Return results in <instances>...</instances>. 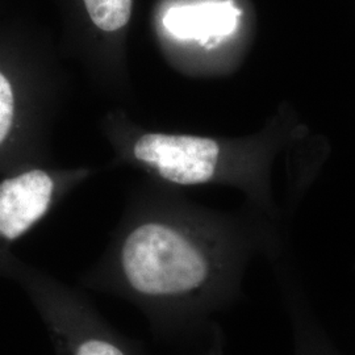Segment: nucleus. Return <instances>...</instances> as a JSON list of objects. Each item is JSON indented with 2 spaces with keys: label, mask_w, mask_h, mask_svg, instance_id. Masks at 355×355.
I'll return each instance as SVG.
<instances>
[{
  "label": "nucleus",
  "mask_w": 355,
  "mask_h": 355,
  "mask_svg": "<svg viewBox=\"0 0 355 355\" xmlns=\"http://www.w3.org/2000/svg\"><path fill=\"white\" fill-rule=\"evenodd\" d=\"M248 253L246 239L232 224L189 209L183 220L133 229L121 266L135 291L180 308L187 355H221V336L209 313L234 288Z\"/></svg>",
  "instance_id": "1"
},
{
  "label": "nucleus",
  "mask_w": 355,
  "mask_h": 355,
  "mask_svg": "<svg viewBox=\"0 0 355 355\" xmlns=\"http://www.w3.org/2000/svg\"><path fill=\"white\" fill-rule=\"evenodd\" d=\"M13 119L12 89L7 78L0 73V144L10 132Z\"/></svg>",
  "instance_id": "6"
},
{
  "label": "nucleus",
  "mask_w": 355,
  "mask_h": 355,
  "mask_svg": "<svg viewBox=\"0 0 355 355\" xmlns=\"http://www.w3.org/2000/svg\"><path fill=\"white\" fill-rule=\"evenodd\" d=\"M237 19L239 11L230 3H203L168 10L164 24L175 37L192 38L202 42L232 33Z\"/></svg>",
  "instance_id": "4"
},
{
  "label": "nucleus",
  "mask_w": 355,
  "mask_h": 355,
  "mask_svg": "<svg viewBox=\"0 0 355 355\" xmlns=\"http://www.w3.org/2000/svg\"><path fill=\"white\" fill-rule=\"evenodd\" d=\"M54 183L41 170H32L0 183V234L15 240L49 208Z\"/></svg>",
  "instance_id": "3"
},
{
  "label": "nucleus",
  "mask_w": 355,
  "mask_h": 355,
  "mask_svg": "<svg viewBox=\"0 0 355 355\" xmlns=\"http://www.w3.org/2000/svg\"><path fill=\"white\" fill-rule=\"evenodd\" d=\"M136 159L178 186H204L229 182L223 166V149L214 139L148 133L136 142Z\"/></svg>",
  "instance_id": "2"
},
{
  "label": "nucleus",
  "mask_w": 355,
  "mask_h": 355,
  "mask_svg": "<svg viewBox=\"0 0 355 355\" xmlns=\"http://www.w3.org/2000/svg\"><path fill=\"white\" fill-rule=\"evenodd\" d=\"M94 24L105 32L127 26L132 12V0H83Z\"/></svg>",
  "instance_id": "5"
},
{
  "label": "nucleus",
  "mask_w": 355,
  "mask_h": 355,
  "mask_svg": "<svg viewBox=\"0 0 355 355\" xmlns=\"http://www.w3.org/2000/svg\"><path fill=\"white\" fill-rule=\"evenodd\" d=\"M292 327H293L292 329H293V343H295L293 353L295 355H315L303 325L297 320L292 318Z\"/></svg>",
  "instance_id": "7"
}]
</instances>
